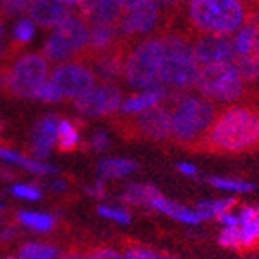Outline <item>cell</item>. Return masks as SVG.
Listing matches in <instances>:
<instances>
[{
	"instance_id": "6da1fadb",
	"label": "cell",
	"mask_w": 259,
	"mask_h": 259,
	"mask_svg": "<svg viewBox=\"0 0 259 259\" xmlns=\"http://www.w3.org/2000/svg\"><path fill=\"white\" fill-rule=\"evenodd\" d=\"M192 152L221 156L259 152V98L220 109Z\"/></svg>"
},
{
	"instance_id": "7a4b0ae2",
	"label": "cell",
	"mask_w": 259,
	"mask_h": 259,
	"mask_svg": "<svg viewBox=\"0 0 259 259\" xmlns=\"http://www.w3.org/2000/svg\"><path fill=\"white\" fill-rule=\"evenodd\" d=\"M167 105L170 109L168 143L190 152L203 138L221 109L220 104H214L196 91L174 93Z\"/></svg>"
},
{
	"instance_id": "3957f363",
	"label": "cell",
	"mask_w": 259,
	"mask_h": 259,
	"mask_svg": "<svg viewBox=\"0 0 259 259\" xmlns=\"http://www.w3.org/2000/svg\"><path fill=\"white\" fill-rule=\"evenodd\" d=\"M250 15L246 0H189L182 20L194 35H234Z\"/></svg>"
},
{
	"instance_id": "277c9868",
	"label": "cell",
	"mask_w": 259,
	"mask_h": 259,
	"mask_svg": "<svg viewBox=\"0 0 259 259\" xmlns=\"http://www.w3.org/2000/svg\"><path fill=\"white\" fill-rule=\"evenodd\" d=\"M160 35L163 42L160 64L161 87H167L172 93L190 91L199 73V65L192 53L190 31L174 24L160 31Z\"/></svg>"
},
{
	"instance_id": "5b68a950",
	"label": "cell",
	"mask_w": 259,
	"mask_h": 259,
	"mask_svg": "<svg viewBox=\"0 0 259 259\" xmlns=\"http://www.w3.org/2000/svg\"><path fill=\"white\" fill-rule=\"evenodd\" d=\"M51 64L42 53H27L0 62V89L13 98H36L48 82Z\"/></svg>"
},
{
	"instance_id": "8992f818",
	"label": "cell",
	"mask_w": 259,
	"mask_h": 259,
	"mask_svg": "<svg viewBox=\"0 0 259 259\" xmlns=\"http://www.w3.org/2000/svg\"><path fill=\"white\" fill-rule=\"evenodd\" d=\"M192 91L220 105L238 104V102H246L254 98L250 87L239 76L232 62H221V64L199 67Z\"/></svg>"
},
{
	"instance_id": "52a82bcc",
	"label": "cell",
	"mask_w": 259,
	"mask_h": 259,
	"mask_svg": "<svg viewBox=\"0 0 259 259\" xmlns=\"http://www.w3.org/2000/svg\"><path fill=\"white\" fill-rule=\"evenodd\" d=\"M161 53H163V42L160 33L131 42L127 46L125 60H123L121 80H125L131 87H140V89L161 87Z\"/></svg>"
},
{
	"instance_id": "ba28073f",
	"label": "cell",
	"mask_w": 259,
	"mask_h": 259,
	"mask_svg": "<svg viewBox=\"0 0 259 259\" xmlns=\"http://www.w3.org/2000/svg\"><path fill=\"white\" fill-rule=\"evenodd\" d=\"M111 125L123 140L129 142L168 143L170 136V109L168 105H154L136 114L116 112Z\"/></svg>"
},
{
	"instance_id": "9c48e42d",
	"label": "cell",
	"mask_w": 259,
	"mask_h": 259,
	"mask_svg": "<svg viewBox=\"0 0 259 259\" xmlns=\"http://www.w3.org/2000/svg\"><path fill=\"white\" fill-rule=\"evenodd\" d=\"M87 46L89 26L78 11H73L65 20L55 26L40 53L48 58L49 64H64L71 60H82Z\"/></svg>"
},
{
	"instance_id": "30bf717a",
	"label": "cell",
	"mask_w": 259,
	"mask_h": 259,
	"mask_svg": "<svg viewBox=\"0 0 259 259\" xmlns=\"http://www.w3.org/2000/svg\"><path fill=\"white\" fill-rule=\"evenodd\" d=\"M167 27V22L156 0H142L121 11L118 29L121 40L127 44L147 38Z\"/></svg>"
},
{
	"instance_id": "8fae6325",
	"label": "cell",
	"mask_w": 259,
	"mask_h": 259,
	"mask_svg": "<svg viewBox=\"0 0 259 259\" xmlns=\"http://www.w3.org/2000/svg\"><path fill=\"white\" fill-rule=\"evenodd\" d=\"M49 82L58 89L62 100H76L93 89L98 83V78L85 62L71 60L51 69Z\"/></svg>"
},
{
	"instance_id": "7c38bea8",
	"label": "cell",
	"mask_w": 259,
	"mask_h": 259,
	"mask_svg": "<svg viewBox=\"0 0 259 259\" xmlns=\"http://www.w3.org/2000/svg\"><path fill=\"white\" fill-rule=\"evenodd\" d=\"M78 111L91 118L114 116L121 107L123 93L116 83L98 82L93 89L82 95L80 98L73 100Z\"/></svg>"
},
{
	"instance_id": "4fadbf2b",
	"label": "cell",
	"mask_w": 259,
	"mask_h": 259,
	"mask_svg": "<svg viewBox=\"0 0 259 259\" xmlns=\"http://www.w3.org/2000/svg\"><path fill=\"white\" fill-rule=\"evenodd\" d=\"M192 36V53L199 67L221 62H230L236 55L232 35H194Z\"/></svg>"
},
{
	"instance_id": "5bb4252c",
	"label": "cell",
	"mask_w": 259,
	"mask_h": 259,
	"mask_svg": "<svg viewBox=\"0 0 259 259\" xmlns=\"http://www.w3.org/2000/svg\"><path fill=\"white\" fill-rule=\"evenodd\" d=\"M129 44L123 40L120 46H116L114 49L102 55H96L93 58H87L85 62L89 67L93 69V73L96 74L98 82H109L116 83L118 80L123 78V60H125V53Z\"/></svg>"
},
{
	"instance_id": "9a60e30c",
	"label": "cell",
	"mask_w": 259,
	"mask_h": 259,
	"mask_svg": "<svg viewBox=\"0 0 259 259\" xmlns=\"http://www.w3.org/2000/svg\"><path fill=\"white\" fill-rule=\"evenodd\" d=\"M71 13L73 6L65 4L64 0H33L27 11V15H31V20L46 29L58 26Z\"/></svg>"
},
{
	"instance_id": "2e32d148",
	"label": "cell",
	"mask_w": 259,
	"mask_h": 259,
	"mask_svg": "<svg viewBox=\"0 0 259 259\" xmlns=\"http://www.w3.org/2000/svg\"><path fill=\"white\" fill-rule=\"evenodd\" d=\"M76 11L87 22V26H93V24H118L123 9L116 0H87L82 6H76Z\"/></svg>"
},
{
	"instance_id": "e0dca14e",
	"label": "cell",
	"mask_w": 259,
	"mask_h": 259,
	"mask_svg": "<svg viewBox=\"0 0 259 259\" xmlns=\"http://www.w3.org/2000/svg\"><path fill=\"white\" fill-rule=\"evenodd\" d=\"M58 123H60V120L55 114H48L40 121H36V125L33 127V133H31V151H33V154L38 156V158H44L48 154L49 149L56 143Z\"/></svg>"
},
{
	"instance_id": "ac0fdd59",
	"label": "cell",
	"mask_w": 259,
	"mask_h": 259,
	"mask_svg": "<svg viewBox=\"0 0 259 259\" xmlns=\"http://www.w3.org/2000/svg\"><path fill=\"white\" fill-rule=\"evenodd\" d=\"M163 98H165L163 87H151V89H145L143 93L123 98L118 112H121V114H136V112L147 111V109L154 107V105H160V102Z\"/></svg>"
},
{
	"instance_id": "d6986e66",
	"label": "cell",
	"mask_w": 259,
	"mask_h": 259,
	"mask_svg": "<svg viewBox=\"0 0 259 259\" xmlns=\"http://www.w3.org/2000/svg\"><path fill=\"white\" fill-rule=\"evenodd\" d=\"M149 205L154 207V208H158V210L165 212V214H168V216L174 218V220L185 221V223H198V221H201V216H199L198 212L187 210V208L182 207V205L168 201V199H165L160 192L151 199V203Z\"/></svg>"
},
{
	"instance_id": "ffe728a7",
	"label": "cell",
	"mask_w": 259,
	"mask_h": 259,
	"mask_svg": "<svg viewBox=\"0 0 259 259\" xmlns=\"http://www.w3.org/2000/svg\"><path fill=\"white\" fill-rule=\"evenodd\" d=\"M60 246L53 243H26L18 248V259H58Z\"/></svg>"
},
{
	"instance_id": "44dd1931",
	"label": "cell",
	"mask_w": 259,
	"mask_h": 259,
	"mask_svg": "<svg viewBox=\"0 0 259 259\" xmlns=\"http://www.w3.org/2000/svg\"><path fill=\"white\" fill-rule=\"evenodd\" d=\"M257 36H259L257 24H254V22H246L245 26L236 33V36H234V49H236V55L250 56Z\"/></svg>"
},
{
	"instance_id": "7402d4cb",
	"label": "cell",
	"mask_w": 259,
	"mask_h": 259,
	"mask_svg": "<svg viewBox=\"0 0 259 259\" xmlns=\"http://www.w3.org/2000/svg\"><path fill=\"white\" fill-rule=\"evenodd\" d=\"M80 134L73 121L60 120L58 123V133H56V147L60 152H73L78 147Z\"/></svg>"
},
{
	"instance_id": "603a6c76",
	"label": "cell",
	"mask_w": 259,
	"mask_h": 259,
	"mask_svg": "<svg viewBox=\"0 0 259 259\" xmlns=\"http://www.w3.org/2000/svg\"><path fill=\"white\" fill-rule=\"evenodd\" d=\"M17 218L24 227L36 232H49L56 225V220L51 214H42V212H18Z\"/></svg>"
},
{
	"instance_id": "cb8c5ba5",
	"label": "cell",
	"mask_w": 259,
	"mask_h": 259,
	"mask_svg": "<svg viewBox=\"0 0 259 259\" xmlns=\"http://www.w3.org/2000/svg\"><path fill=\"white\" fill-rule=\"evenodd\" d=\"M0 158L6 161H13V163L22 165V167H26L27 170H31V172L48 174L55 170V167H51V165L40 163V161L29 160V158H24V156L17 154V152H13V151H8V149H4V147H0Z\"/></svg>"
},
{
	"instance_id": "d4e9b609",
	"label": "cell",
	"mask_w": 259,
	"mask_h": 259,
	"mask_svg": "<svg viewBox=\"0 0 259 259\" xmlns=\"http://www.w3.org/2000/svg\"><path fill=\"white\" fill-rule=\"evenodd\" d=\"M100 172L107 178H118V176H125V174L133 172L138 168V165L134 161L129 160H105L100 163Z\"/></svg>"
},
{
	"instance_id": "484cf974",
	"label": "cell",
	"mask_w": 259,
	"mask_h": 259,
	"mask_svg": "<svg viewBox=\"0 0 259 259\" xmlns=\"http://www.w3.org/2000/svg\"><path fill=\"white\" fill-rule=\"evenodd\" d=\"M156 2H158L161 13H163L167 27L178 24V20H182L183 0H156Z\"/></svg>"
},
{
	"instance_id": "4316f807",
	"label": "cell",
	"mask_w": 259,
	"mask_h": 259,
	"mask_svg": "<svg viewBox=\"0 0 259 259\" xmlns=\"http://www.w3.org/2000/svg\"><path fill=\"white\" fill-rule=\"evenodd\" d=\"M234 199H223V201H208V203L198 205V214L201 218H220L221 214L229 212L234 207Z\"/></svg>"
},
{
	"instance_id": "83f0119b",
	"label": "cell",
	"mask_w": 259,
	"mask_h": 259,
	"mask_svg": "<svg viewBox=\"0 0 259 259\" xmlns=\"http://www.w3.org/2000/svg\"><path fill=\"white\" fill-rule=\"evenodd\" d=\"M33 36H35V22L31 20V18H22L17 24V27H15L13 46L15 48H17V46L22 48V46H26Z\"/></svg>"
},
{
	"instance_id": "f1b7e54d",
	"label": "cell",
	"mask_w": 259,
	"mask_h": 259,
	"mask_svg": "<svg viewBox=\"0 0 259 259\" xmlns=\"http://www.w3.org/2000/svg\"><path fill=\"white\" fill-rule=\"evenodd\" d=\"M31 2L33 0H0V20H2V17L9 18L15 15L27 13Z\"/></svg>"
},
{
	"instance_id": "f546056e",
	"label": "cell",
	"mask_w": 259,
	"mask_h": 259,
	"mask_svg": "<svg viewBox=\"0 0 259 259\" xmlns=\"http://www.w3.org/2000/svg\"><path fill=\"white\" fill-rule=\"evenodd\" d=\"M158 194V190L152 189V187H140L134 185L127 190V194L123 198L127 201H133V203H151V199Z\"/></svg>"
},
{
	"instance_id": "4dcf8cb0",
	"label": "cell",
	"mask_w": 259,
	"mask_h": 259,
	"mask_svg": "<svg viewBox=\"0 0 259 259\" xmlns=\"http://www.w3.org/2000/svg\"><path fill=\"white\" fill-rule=\"evenodd\" d=\"M220 243L227 248H236V250H241V230L239 227H227V229L221 232Z\"/></svg>"
},
{
	"instance_id": "1f68e13d",
	"label": "cell",
	"mask_w": 259,
	"mask_h": 259,
	"mask_svg": "<svg viewBox=\"0 0 259 259\" xmlns=\"http://www.w3.org/2000/svg\"><path fill=\"white\" fill-rule=\"evenodd\" d=\"M123 259H165L163 255L156 254L151 248H143V246H125L123 248Z\"/></svg>"
},
{
	"instance_id": "d6a6232c",
	"label": "cell",
	"mask_w": 259,
	"mask_h": 259,
	"mask_svg": "<svg viewBox=\"0 0 259 259\" xmlns=\"http://www.w3.org/2000/svg\"><path fill=\"white\" fill-rule=\"evenodd\" d=\"M208 182L212 185L220 187V189H229V190H252L254 185L252 183L239 182V180H225V178H210Z\"/></svg>"
},
{
	"instance_id": "836d02e7",
	"label": "cell",
	"mask_w": 259,
	"mask_h": 259,
	"mask_svg": "<svg viewBox=\"0 0 259 259\" xmlns=\"http://www.w3.org/2000/svg\"><path fill=\"white\" fill-rule=\"evenodd\" d=\"M89 259H123L121 254L111 246H91L89 248Z\"/></svg>"
},
{
	"instance_id": "e575fe53",
	"label": "cell",
	"mask_w": 259,
	"mask_h": 259,
	"mask_svg": "<svg viewBox=\"0 0 259 259\" xmlns=\"http://www.w3.org/2000/svg\"><path fill=\"white\" fill-rule=\"evenodd\" d=\"M36 98L44 100V102H60L62 96H60V93H58V89L49 82V78H48V82L44 83V85L40 87V91L36 93Z\"/></svg>"
},
{
	"instance_id": "d590c367",
	"label": "cell",
	"mask_w": 259,
	"mask_h": 259,
	"mask_svg": "<svg viewBox=\"0 0 259 259\" xmlns=\"http://www.w3.org/2000/svg\"><path fill=\"white\" fill-rule=\"evenodd\" d=\"M89 248L85 245H73L65 252H62L58 259H89Z\"/></svg>"
},
{
	"instance_id": "8d00e7d4",
	"label": "cell",
	"mask_w": 259,
	"mask_h": 259,
	"mask_svg": "<svg viewBox=\"0 0 259 259\" xmlns=\"http://www.w3.org/2000/svg\"><path fill=\"white\" fill-rule=\"evenodd\" d=\"M98 212L102 216L109 218V220L120 221V223H129V214L125 210H120V208H111V207H100Z\"/></svg>"
},
{
	"instance_id": "74e56055",
	"label": "cell",
	"mask_w": 259,
	"mask_h": 259,
	"mask_svg": "<svg viewBox=\"0 0 259 259\" xmlns=\"http://www.w3.org/2000/svg\"><path fill=\"white\" fill-rule=\"evenodd\" d=\"M13 194L18 196V198H24V199H38L40 196V190L33 185H17L13 187Z\"/></svg>"
},
{
	"instance_id": "f35d334b",
	"label": "cell",
	"mask_w": 259,
	"mask_h": 259,
	"mask_svg": "<svg viewBox=\"0 0 259 259\" xmlns=\"http://www.w3.org/2000/svg\"><path fill=\"white\" fill-rule=\"evenodd\" d=\"M107 142H109V140H107V136H105L104 133H96L95 136H93V140H91V145L100 151V149H104L105 145H107Z\"/></svg>"
},
{
	"instance_id": "ab89813d",
	"label": "cell",
	"mask_w": 259,
	"mask_h": 259,
	"mask_svg": "<svg viewBox=\"0 0 259 259\" xmlns=\"http://www.w3.org/2000/svg\"><path fill=\"white\" fill-rule=\"evenodd\" d=\"M178 170H180V172H185L187 176H194L196 174V167H192V165H185V163L178 165Z\"/></svg>"
},
{
	"instance_id": "60d3db41",
	"label": "cell",
	"mask_w": 259,
	"mask_h": 259,
	"mask_svg": "<svg viewBox=\"0 0 259 259\" xmlns=\"http://www.w3.org/2000/svg\"><path fill=\"white\" fill-rule=\"evenodd\" d=\"M250 58L255 62V64L259 65V36H257V40H255V46H254V49H252V55H250Z\"/></svg>"
},
{
	"instance_id": "b9f144b4",
	"label": "cell",
	"mask_w": 259,
	"mask_h": 259,
	"mask_svg": "<svg viewBox=\"0 0 259 259\" xmlns=\"http://www.w3.org/2000/svg\"><path fill=\"white\" fill-rule=\"evenodd\" d=\"M116 2L121 6V9H125V8H129V6L138 4V2H142V0H116Z\"/></svg>"
},
{
	"instance_id": "7bdbcfd3",
	"label": "cell",
	"mask_w": 259,
	"mask_h": 259,
	"mask_svg": "<svg viewBox=\"0 0 259 259\" xmlns=\"http://www.w3.org/2000/svg\"><path fill=\"white\" fill-rule=\"evenodd\" d=\"M64 2L69 6H82L83 2H87V0H64Z\"/></svg>"
},
{
	"instance_id": "ee69618b",
	"label": "cell",
	"mask_w": 259,
	"mask_h": 259,
	"mask_svg": "<svg viewBox=\"0 0 259 259\" xmlns=\"http://www.w3.org/2000/svg\"><path fill=\"white\" fill-rule=\"evenodd\" d=\"M250 8H259V0H246Z\"/></svg>"
},
{
	"instance_id": "f6af8a7d",
	"label": "cell",
	"mask_w": 259,
	"mask_h": 259,
	"mask_svg": "<svg viewBox=\"0 0 259 259\" xmlns=\"http://www.w3.org/2000/svg\"><path fill=\"white\" fill-rule=\"evenodd\" d=\"M0 259H18L17 255H0Z\"/></svg>"
},
{
	"instance_id": "bcb514c9",
	"label": "cell",
	"mask_w": 259,
	"mask_h": 259,
	"mask_svg": "<svg viewBox=\"0 0 259 259\" xmlns=\"http://www.w3.org/2000/svg\"><path fill=\"white\" fill-rule=\"evenodd\" d=\"M0 35H2V20H0Z\"/></svg>"
},
{
	"instance_id": "7dc6e473",
	"label": "cell",
	"mask_w": 259,
	"mask_h": 259,
	"mask_svg": "<svg viewBox=\"0 0 259 259\" xmlns=\"http://www.w3.org/2000/svg\"><path fill=\"white\" fill-rule=\"evenodd\" d=\"M187 2H189V0H183V6H185V4H187Z\"/></svg>"
}]
</instances>
